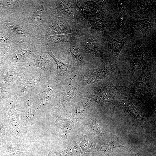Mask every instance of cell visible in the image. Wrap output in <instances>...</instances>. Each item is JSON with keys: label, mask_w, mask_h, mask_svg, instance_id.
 I'll list each match as a JSON object with an SVG mask.
<instances>
[{"label": "cell", "mask_w": 156, "mask_h": 156, "mask_svg": "<svg viewBox=\"0 0 156 156\" xmlns=\"http://www.w3.org/2000/svg\"><path fill=\"white\" fill-rule=\"evenodd\" d=\"M36 0H0V19L3 22L25 19L32 14Z\"/></svg>", "instance_id": "6da1fadb"}, {"label": "cell", "mask_w": 156, "mask_h": 156, "mask_svg": "<svg viewBox=\"0 0 156 156\" xmlns=\"http://www.w3.org/2000/svg\"><path fill=\"white\" fill-rule=\"evenodd\" d=\"M55 89L53 79L47 76L42 79L31 95L34 115L52 101L55 97Z\"/></svg>", "instance_id": "7a4b0ae2"}, {"label": "cell", "mask_w": 156, "mask_h": 156, "mask_svg": "<svg viewBox=\"0 0 156 156\" xmlns=\"http://www.w3.org/2000/svg\"><path fill=\"white\" fill-rule=\"evenodd\" d=\"M46 73L38 68L29 66L24 78L11 92L18 97L31 96L42 79L48 76Z\"/></svg>", "instance_id": "3957f363"}, {"label": "cell", "mask_w": 156, "mask_h": 156, "mask_svg": "<svg viewBox=\"0 0 156 156\" xmlns=\"http://www.w3.org/2000/svg\"><path fill=\"white\" fill-rule=\"evenodd\" d=\"M2 24L16 42L36 44L39 33L36 32L25 20L3 22Z\"/></svg>", "instance_id": "277c9868"}, {"label": "cell", "mask_w": 156, "mask_h": 156, "mask_svg": "<svg viewBox=\"0 0 156 156\" xmlns=\"http://www.w3.org/2000/svg\"><path fill=\"white\" fill-rule=\"evenodd\" d=\"M29 66L4 64L0 66V86L11 91L24 78Z\"/></svg>", "instance_id": "5b68a950"}, {"label": "cell", "mask_w": 156, "mask_h": 156, "mask_svg": "<svg viewBox=\"0 0 156 156\" xmlns=\"http://www.w3.org/2000/svg\"><path fill=\"white\" fill-rule=\"evenodd\" d=\"M52 15L48 1L36 0L32 14L24 20L36 32L42 34Z\"/></svg>", "instance_id": "8992f818"}, {"label": "cell", "mask_w": 156, "mask_h": 156, "mask_svg": "<svg viewBox=\"0 0 156 156\" xmlns=\"http://www.w3.org/2000/svg\"><path fill=\"white\" fill-rule=\"evenodd\" d=\"M18 97L12 94L10 99L4 104L0 111V116L6 119V124L12 135L19 136L21 126L20 116L16 108V104Z\"/></svg>", "instance_id": "52a82bcc"}, {"label": "cell", "mask_w": 156, "mask_h": 156, "mask_svg": "<svg viewBox=\"0 0 156 156\" xmlns=\"http://www.w3.org/2000/svg\"><path fill=\"white\" fill-rule=\"evenodd\" d=\"M36 49V45L27 43H21L18 48L10 56L4 64L10 66H30Z\"/></svg>", "instance_id": "ba28073f"}, {"label": "cell", "mask_w": 156, "mask_h": 156, "mask_svg": "<svg viewBox=\"0 0 156 156\" xmlns=\"http://www.w3.org/2000/svg\"><path fill=\"white\" fill-rule=\"evenodd\" d=\"M36 45V49L29 66L38 68L49 75H53L55 71V68L47 55L45 48L41 45Z\"/></svg>", "instance_id": "9c48e42d"}, {"label": "cell", "mask_w": 156, "mask_h": 156, "mask_svg": "<svg viewBox=\"0 0 156 156\" xmlns=\"http://www.w3.org/2000/svg\"><path fill=\"white\" fill-rule=\"evenodd\" d=\"M120 147H123L133 153L135 155L139 156L129 148L120 137L114 134L108 136L104 142L98 143L96 148L98 151H103L109 156L111 151L114 148Z\"/></svg>", "instance_id": "30bf717a"}, {"label": "cell", "mask_w": 156, "mask_h": 156, "mask_svg": "<svg viewBox=\"0 0 156 156\" xmlns=\"http://www.w3.org/2000/svg\"><path fill=\"white\" fill-rule=\"evenodd\" d=\"M16 105L20 112L23 123L24 125H27L30 119L34 116L31 96L18 97Z\"/></svg>", "instance_id": "8fae6325"}, {"label": "cell", "mask_w": 156, "mask_h": 156, "mask_svg": "<svg viewBox=\"0 0 156 156\" xmlns=\"http://www.w3.org/2000/svg\"><path fill=\"white\" fill-rule=\"evenodd\" d=\"M12 143L5 147L6 156H29V145L19 138L15 137Z\"/></svg>", "instance_id": "7c38bea8"}, {"label": "cell", "mask_w": 156, "mask_h": 156, "mask_svg": "<svg viewBox=\"0 0 156 156\" xmlns=\"http://www.w3.org/2000/svg\"><path fill=\"white\" fill-rule=\"evenodd\" d=\"M66 25L53 14L43 34L53 35L70 32Z\"/></svg>", "instance_id": "4fadbf2b"}, {"label": "cell", "mask_w": 156, "mask_h": 156, "mask_svg": "<svg viewBox=\"0 0 156 156\" xmlns=\"http://www.w3.org/2000/svg\"><path fill=\"white\" fill-rule=\"evenodd\" d=\"M91 99L102 105L105 103L110 102L114 106L113 95L106 89L100 88L96 90L91 96Z\"/></svg>", "instance_id": "5bb4252c"}, {"label": "cell", "mask_w": 156, "mask_h": 156, "mask_svg": "<svg viewBox=\"0 0 156 156\" xmlns=\"http://www.w3.org/2000/svg\"><path fill=\"white\" fill-rule=\"evenodd\" d=\"M109 47L113 55L115 57L118 56L120 52L128 40L129 36L120 40H117L105 34Z\"/></svg>", "instance_id": "9a60e30c"}, {"label": "cell", "mask_w": 156, "mask_h": 156, "mask_svg": "<svg viewBox=\"0 0 156 156\" xmlns=\"http://www.w3.org/2000/svg\"><path fill=\"white\" fill-rule=\"evenodd\" d=\"M57 120L60 132L63 137L66 139L69 133L73 130L75 122L66 117H59Z\"/></svg>", "instance_id": "2e32d148"}, {"label": "cell", "mask_w": 156, "mask_h": 156, "mask_svg": "<svg viewBox=\"0 0 156 156\" xmlns=\"http://www.w3.org/2000/svg\"><path fill=\"white\" fill-rule=\"evenodd\" d=\"M130 31L131 33L138 31H144L148 29L155 27L151 20L145 19L134 20L129 23Z\"/></svg>", "instance_id": "e0dca14e"}, {"label": "cell", "mask_w": 156, "mask_h": 156, "mask_svg": "<svg viewBox=\"0 0 156 156\" xmlns=\"http://www.w3.org/2000/svg\"><path fill=\"white\" fill-rule=\"evenodd\" d=\"M133 52L131 66V68L134 70L141 68L144 64V59L141 46L138 44L135 45Z\"/></svg>", "instance_id": "ac0fdd59"}, {"label": "cell", "mask_w": 156, "mask_h": 156, "mask_svg": "<svg viewBox=\"0 0 156 156\" xmlns=\"http://www.w3.org/2000/svg\"><path fill=\"white\" fill-rule=\"evenodd\" d=\"M109 68L107 66H104L94 70L86 78L85 83L90 84L106 77L109 73Z\"/></svg>", "instance_id": "d6986e66"}, {"label": "cell", "mask_w": 156, "mask_h": 156, "mask_svg": "<svg viewBox=\"0 0 156 156\" xmlns=\"http://www.w3.org/2000/svg\"><path fill=\"white\" fill-rule=\"evenodd\" d=\"M45 48L46 52L53 59L56 64L57 68L56 76L58 77L62 75H64L71 71V67L70 65L58 60L50 48L47 47Z\"/></svg>", "instance_id": "ffe728a7"}, {"label": "cell", "mask_w": 156, "mask_h": 156, "mask_svg": "<svg viewBox=\"0 0 156 156\" xmlns=\"http://www.w3.org/2000/svg\"><path fill=\"white\" fill-rule=\"evenodd\" d=\"M21 44L16 42L10 46L0 48V66L5 64L10 56L18 48Z\"/></svg>", "instance_id": "44dd1931"}, {"label": "cell", "mask_w": 156, "mask_h": 156, "mask_svg": "<svg viewBox=\"0 0 156 156\" xmlns=\"http://www.w3.org/2000/svg\"><path fill=\"white\" fill-rule=\"evenodd\" d=\"M16 42L2 24H0V48L10 46Z\"/></svg>", "instance_id": "7402d4cb"}, {"label": "cell", "mask_w": 156, "mask_h": 156, "mask_svg": "<svg viewBox=\"0 0 156 156\" xmlns=\"http://www.w3.org/2000/svg\"><path fill=\"white\" fill-rule=\"evenodd\" d=\"M83 152L80 146L75 144H72L57 154L60 156H80Z\"/></svg>", "instance_id": "603a6c76"}, {"label": "cell", "mask_w": 156, "mask_h": 156, "mask_svg": "<svg viewBox=\"0 0 156 156\" xmlns=\"http://www.w3.org/2000/svg\"><path fill=\"white\" fill-rule=\"evenodd\" d=\"M70 80L64 88L63 94V101L65 103L70 100L73 99L75 96L77 90L71 84Z\"/></svg>", "instance_id": "cb8c5ba5"}, {"label": "cell", "mask_w": 156, "mask_h": 156, "mask_svg": "<svg viewBox=\"0 0 156 156\" xmlns=\"http://www.w3.org/2000/svg\"><path fill=\"white\" fill-rule=\"evenodd\" d=\"M91 27L99 31H104L110 25L108 19H95L90 21Z\"/></svg>", "instance_id": "d4e9b609"}, {"label": "cell", "mask_w": 156, "mask_h": 156, "mask_svg": "<svg viewBox=\"0 0 156 156\" xmlns=\"http://www.w3.org/2000/svg\"><path fill=\"white\" fill-rule=\"evenodd\" d=\"M80 146L86 153H92L96 151V148L92 141L87 137H84L81 141Z\"/></svg>", "instance_id": "484cf974"}, {"label": "cell", "mask_w": 156, "mask_h": 156, "mask_svg": "<svg viewBox=\"0 0 156 156\" xmlns=\"http://www.w3.org/2000/svg\"><path fill=\"white\" fill-rule=\"evenodd\" d=\"M89 127L90 131L93 136L99 138L104 134L101 130L97 119L92 120L89 123Z\"/></svg>", "instance_id": "4316f807"}, {"label": "cell", "mask_w": 156, "mask_h": 156, "mask_svg": "<svg viewBox=\"0 0 156 156\" xmlns=\"http://www.w3.org/2000/svg\"><path fill=\"white\" fill-rule=\"evenodd\" d=\"M85 47L91 54L94 55L97 54L99 48L96 40L92 38H88L85 42Z\"/></svg>", "instance_id": "83f0119b"}, {"label": "cell", "mask_w": 156, "mask_h": 156, "mask_svg": "<svg viewBox=\"0 0 156 156\" xmlns=\"http://www.w3.org/2000/svg\"><path fill=\"white\" fill-rule=\"evenodd\" d=\"M69 49L71 55L77 61L80 63L83 62L82 58L80 54L79 49L77 46L73 44L70 46Z\"/></svg>", "instance_id": "f1b7e54d"}, {"label": "cell", "mask_w": 156, "mask_h": 156, "mask_svg": "<svg viewBox=\"0 0 156 156\" xmlns=\"http://www.w3.org/2000/svg\"><path fill=\"white\" fill-rule=\"evenodd\" d=\"M117 2L120 14V19L119 21V25L121 27H123L125 18V8L120 2L118 1Z\"/></svg>", "instance_id": "f546056e"}, {"label": "cell", "mask_w": 156, "mask_h": 156, "mask_svg": "<svg viewBox=\"0 0 156 156\" xmlns=\"http://www.w3.org/2000/svg\"><path fill=\"white\" fill-rule=\"evenodd\" d=\"M80 156H109L107 154L103 155L101 153L99 152L95 151L92 153H86L83 154H81Z\"/></svg>", "instance_id": "4dcf8cb0"}, {"label": "cell", "mask_w": 156, "mask_h": 156, "mask_svg": "<svg viewBox=\"0 0 156 156\" xmlns=\"http://www.w3.org/2000/svg\"><path fill=\"white\" fill-rule=\"evenodd\" d=\"M5 130L3 125L0 122V138H2L5 133Z\"/></svg>", "instance_id": "1f68e13d"}, {"label": "cell", "mask_w": 156, "mask_h": 156, "mask_svg": "<svg viewBox=\"0 0 156 156\" xmlns=\"http://www.w3.org/2000/svg\"><path fill=\"white\" fill-rule=\"evenodd\" d=\"M4 143V141L2 140V138H0V148L4 146L5 144Z\"/></svg>", "instance_id": "d6a6232c"}, {"label": "cell", "mask_w": 156, "mask_h": 156, "mask_svg": "<svg viewBox=\"0 0 156 156\" xmlns=\"http://www.w3.org/2000/svg\"><path fill=\"white\" fill-rule=\"evenodd\" d=\"M48 156H60L57 155L55 154H52L49 153L48 155Z\"/></svg>", "instance_id": "836d02e7"}, {"label": "cell", "mask_w": 156, "mask_h": 156, "mask_svg": "<svg viewBox=\"0 0 156 156\" xmlns=\"http://www.w3.org/2000/svg\"><path fill=\"white\" fill-rule=\"evenodd\" d=\"M3 22V20L1 19H0V24H2Z\"/></svg>", "instance_id": "e575fe53"}]
</instances>
